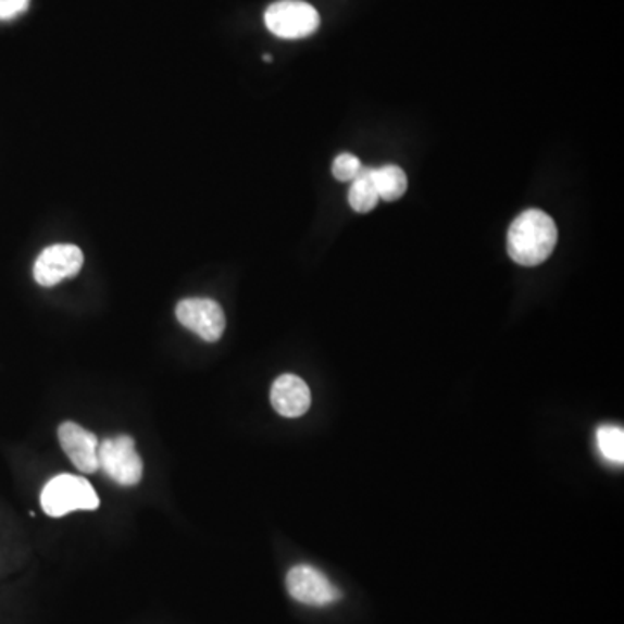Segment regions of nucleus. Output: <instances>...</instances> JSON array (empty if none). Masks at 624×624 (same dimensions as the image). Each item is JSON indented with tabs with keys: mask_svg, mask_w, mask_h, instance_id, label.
<instances>
[{
	"mask_svg": "<svg viewBox=\"0 0 624 624\" xmlns=\"http://www.w3.org/2000/svg\"><path fill=\"white\" fill-rule=\"evenodd\" d=\"M559 240L556 223L544 210L531 209L513 221L507 236V249L519 265L544 264Z\"/></svg>",
	"mask_w": 624,
	"mask_h": 624,
	"instance_id": "1",
	"label": "nucleus"
},
{
	"mask_svg": "<svg viewBox=\"0 0 624 624\" xmlns=\"http://www.w3.org/2000/svg\"><path fill=\"white\" fill-rule=\"evenodd\" d=\"M180 325L205 342H217L226 329V316L221 305L212 299H185L176 308Z\"/></svg>",
	"mask_w": 624,
	"mask_h": 624,
	"instance_id": "5",
	"label": "nucleus"
},
{
	"mask_svg": "<svg viewBox=\"0 0 624 624\" xmlns=\"http://www.w3.org/2000/svg\"><path fill=\"white\" fill-rule=\"evenodd\" d=\"M84 265V253L75 245H52L35 261L34 278L42 287H54L77 276Z\"/></svg>",
	"mask_w": 624,
	"mask_h": 624,
	"instance_id": "7",
	"label": "nucleus"
},
{
	"mask_svg": "<svg viewBox=\"0 0 624 624\" xmlns=\"http://www.w3.org/2000/svg\"><path fill=\"white\" fill-rule=\"evenodd\" d=\"M43 512L51 517H63L73 510H96L99 498L84 477L63 474L46 484L40 497Z\"/></svg>",
	"mask_w": 624,
	"mask_h": 624,
	"instance_id": "2",
	"label": "nucleus"
},
{
	"mask_svg": "<svg viewBox=\"0 0 624 624\" xmlns=\"http://www.w3.org/2000/svg\"><path fill=\"white\" fill-rule=\"evenodd\" d=\"M58 437L64 453L78 471L87 474H95L98 471L99 440L95 434L73 422H64L58 428Z\"/></svg>",
	"mask_w": 624,
	"mask_h": 624,
	"instance_id": "8",
	"label": "nucleus"
},
{
	"mask_svg": "<svg viewBox=\"0 0 624 624\" xmlns=\"http://www.w3.org/2000/svg\"><path fill=\"white\" fill-rule=\"evenodd\" d=\"M287 588L291 599L312 608H325L342 597L329 583L328 577L312 565H296L290 569L287 574Z\"/></svg>",
	"mask_w": 624,
	"mask_h": 624,
	"instance_id": "6",
	"label": "nucleus"
},
{
	"mask_svg": "<svg viewBox=\"0 0 624 624\" xmlns=\"http://www.w3.org/2000/svg\"><path fill=\"white\" fill-rule=\"evenodd\" d=\"M361 171H363V163L351 153L338 154L337 159L334 160V165H332L334 177L340 183H352L355 177L360 176Z\"/></svg>",
	"mask_w": 624,
	"mask_h": 624,
	"instance_id": "13",
	"label": "nucleus"
},
{
	"mask_svg": "<svg viewBox=\"0 0 624 624\" xmlns=\"http://www.w3.org/2000/svg\"><path fill=\"white\" fill-rule=\"evenodd\" d=\"M370 174H372L373 185H375L380 200L396 201L407 192V174L398 165H384V167L372 169Z\"/></svg>",
	"mask_w": 624,
	"mask_h": 624,
	"instance_id": "10",
	"label": "nucleus"
},
{
	"mask_svg": "<svg viewBox=\"0 0 624 624\" xmlns=\"http://www.w3.org/2000/svg\"><path fill=\"white\" fill-rule=\"evenodd\" d=\"M99 469L121 484L136 486L142 479V460L136 451V442L130 436L108 437L99 442Z\"/></svg>",
	"mask_w": 624,
	"mask_h": 624,
	"instance_id": "4",
	"label": "nucleus"
},
{
	"mask_svg": "<svg viewBox=\"0 0 624 624\" xmlns=\"http://www.w3.org/2000/svg\"><path fill=\"white\" fill-rule=\"evenodd\" d=\"M265 26L279 39H305L320 28V14L304 0H279L267 8Z\"/></svg>",
	"mask_w": 624,
	"mask_h": 624,
	"instance_id": "3",
	"label": "nucleus"
},
{
	"mask_svg": "<svg viewBox=\"0 0 624 624\" xmlns=\"http://www.w3.org/2000/svg\"><path fill=\"white\" fill-rule=\"evenodd\" d=\"M271 404L279 415L297 419L308 413L311 408V390L300 376L282 375L271 387Z\"/></svg>",
	"mask_w": 624,
	"mask_h": 624,
	"instance_id": "9",
	"label": "nucleus"
},
{
	"mask_svg": "<svg viewBox=\"0 0 624 624\" xmlns=\"http://www.w3.org/2000/svg\"><path fill=\"white\" fill-rule=\"evenodd\" d=\"M370 171H372V167H363L360 176L352 180L351 189H349V203H351L352 210L358 212V214H369L375 209L376 203L380 201L375 185H373Z\"/></svg>",
	"mask_w": 624,
	"mask_h": 624,
	"instance_id": "11",
	"label": "nucleus"
},
{
	"mask_svg": "<svg viewBox=\"0 0 624 624\" xmlns=\"http://www.w3.org/2000/svg\"><path fill=\"white\" fill-rule=\"evenodd\" d=\"M30 0H0V22H9L25 13Z\"/></svg>",
	"mask_w": 624,
	"mask_h": 624,
	"instance_id": "14",
	"label": "nucleus"
},
{
	"mask_svg": "<svg viewBox=\"0 0 624 624\" xmlns=\"http://www.w3.org/2000/svg\"><path fill=\"white\" fill-rule=\"evenodd\" d=\"M597 445L606 460L616 465L624 463V430L617 425H602L597 430Z\"/></svg>",
	"mask_w": 624,
	"mask_h": 624,
	"instance_id": "12",
	"label": "nucleus"
},
{
	"mask_svg": "<svg viewBox=\"0 0 624 624\" xmlns=\"http://www.w3.org/2000/svg\"><path fill=\"white\" fill-rule=\"evenodd\" d=\"M264 61H273V57H270V54H265Z\"/></svg>",
	"mask_w": 624,
	"mask_h": 624,
	"instance_id": "15",
	"label": "nucleus"
}]
</instances>
